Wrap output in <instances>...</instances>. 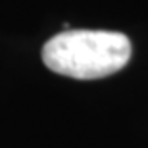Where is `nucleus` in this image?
<instances>
[{
    "mask_svg": "<svg viewBox=\"0 0 148 148\" xmlns=\"http://www.w3.org/2000/svg\"><path fill=\"white\" fill-rule=\"evenodd\" d=\"M131 40L117 31H62L42 46L44 66L73 79H102L127 66Z\"/></svg>",
    "mask_w": 148,
    "mask_h": 148,
    "instance_id": "obj_1",
    "label": "nucleus"
}]
</instances>
